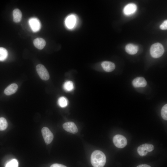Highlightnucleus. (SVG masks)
Wrapping results in <instances>:
<instances>
[{
	"mask_svg": "<svg viewBox=\"0 0 167 167\" xmlns=\"http://www.w3.org/2000/svg\"><path fill=\"white\" fill-rule=\"evenodd\" d=\"M101 65L104 70L108 72L113 71L115 68L114 63L110 61H103L101 63Z\"/></svg>",
	"mask_w": 167,
	"mask_h": 167,
	"instance_id": "9d476101",
	"label": "nucleus"
},
{
	"mask_svg": "<svg viewBox=\"0 0 167 167\" xmlns=\"http://www.w3.org/2000/svg\"><path fill=\"white\" fill-rule=\"evenodd\" d=\"M13 20L14 22H19L22 18V14L21 11L19 9H15L13 12Z\"/></svg>",
	"mask_w": 167,
	"mask_h": 167,
	"instance_id": "dca6fc26",
	"label": "nucleus"
},
{
	"mask_svg": "<svg viewBox=\"0 0 167 167\" xmlns=\"http://www.w3.org/2000/svg\"><path fill=\"white\" fill-rule=\"evenodd\" d=\"M76 22L75 17L74 15H71L67 17L65 21L66 26L69 28H72L75 26Z\"/></svg>",
	"mask_w": 167,
	"mask_h": 167,
	"instance_id": "ddd939ff",
	"label": "nucleus"
},
{
	"mask_svg": "<svg viewBox=\"0 0 167 167\" xmlns=\"http://www.w3.org/2000/svg\"><path fill=\"white\" fill-rule=\"evenodd\" d=\"M8 52L4 48L0 47V61L5 60L7 57Z\"/></svg>",
	"mask_w": 167,
	"mask_h": 167,
	"instance_id": "a211bd4d",
	"label": "nucleus"
},
{
	"mask_svg": "<svg viewBox=\"0 0 167 167\" xmlns=\"http://www.w3.org/2000/svg\"><path fill=\"white\" fill-rule=\"evenodd\" d=\"M18 88V85L16 84H12L8 86L4 91V93L7 95H10L15 93Z\"/></svg>",
	"mask_w": 167,
	"mask_h": 167,
	"instance_id": "f8f14e48",
	"label": "nucleus"
},
{
	"mask_svg": "<svg viewBox=\"0 0 167 167\" xmlns=\"http://www.w3.org/2000/svg\"><path fill=\"white\" fill-rule=\"evenodd\" d=\"M164 51L163 46L159 43L154 44L150 49V54L152 57L155 58L161 57L163 54Z\"/></svg>",
	"mask_w": 167,
	"mask_h": 167,
	"instance_id": "f03ea898",
	"label": "nucleus"
},
{
	"mask_svg": "<svg viewBox=\"0 0 167 167\" xmlns=\"http://www.w3.org/2000/svg\"><path fill=\"white\" fill-rule=\"evenodd\" d=\"M41 132L45 143L47 144L50 143L53 139L54 135L49 129L47 127H44Z\"/></svg>",
	"mask_w": 167,
	"mask_h": 167,
	"instance_id": "423d86ee",
	"label": "nucleus"
},
{
	"mask_svg": "<svg viewBox=\"0 0 167 167\" xmlns=\"http://www.w3.org/2000/svg\"><path fill=\"white\" fill-rule=\"evenodd\" d=\"M91 162L94 167H103L106 162V156L101 151L95 150L91 155Z\"/></svg>",
	"mask_w": 167,
	"mask_h": 167,
	"instance_id": "f257e3e1",
	"label": "nucleus"
},
{
	"mask_svg": "<svg viewBox=\"0 0 167 167\" xmlns=\"http://www.w3.org/2000/svg\"><path fill=\"white\" fill-rule=\"evenodd\" d=\"M139 48L138 46L131 44L127 45L125 47V50L127 53L130 54H134L138 52Z\"/></svg>",
	"mask_w": 167,
	"mask_h": 167,
	"instance_id": "4468645a",
	"label": "nucleus"
},
{
	"mask_svg": "<svg viewBox=\"0 0 167 167\" xmlns=\"http://www.w3.org/2000/svg\"><path fill=\"white\" fill-rule=\"evenodd\" d=\"M28 23L31 29L34 32L39 31L41 28V23L39 20L36 18H30L28 20Z\"/></svg>",
	"mask_w": 167,
	"mask_h": 167,
	"instance_id": "0eeeda50",
	"label": "nucleus"
},
{
	"mask_svg": "<svg viewBox=\"0 0 167 167\" xmlns=\"http://www.w3.org/2000/svg\"><path fill=\"white\" fill-rule=\"evenodd\" d=\"M18 163L15 159H13L9 161L6 165V167H18Z\"/></svg>",
	"mask_w": 167,
	"mask_h": 167,
	"instance_id": "4be33fe9",
	"label": "nucleus"
},
{
	"mask_svg": "<svg viewBox=\"0 0 167 167\" xmlns=\"http://www.w3.org/2000/svg\"><path fill=\"white\" fill-rule=\"evenodd\" d=\"M113 141L114 145L118 148H122L125 147L127 143L126 138L121 135H117L113 138Z\"/></svg>",
	"mask_w": 167,
	"mask_h": 167,
	"instance_id": "7ed1b4c3",
	"label": "nucleus"
},
{
	"mask_svg": "<svg viewBox=\"0 0 167 167\" xmlns=\"http://www.w3.org/2000/svg\"><path fill=\"white\" fill-rule=\"evenodd\" d=\"M136 167H151L150 165L146 164H141L139 165Z\"/></svg>",
	"mask_w": 167,
	"mask_h": 167,
	"instance_id": "393cba45",
	"label": "nucleus"
},
{
	"mask_svg": "<svg viewBox=\"0 0 167 167\" xmlns=\"http://www.w3.org/2000/svg\"><path fill=\"white\" fill-rule=\"evenodd\" d=\"M137 9V6L134 3H130L127 5L124 8L123 12L125 14L130 15L134 13Z\"/></svg>",
	"mask_w": 167,
	"mask_h": 167,
	"instance_id": "9b49d317",
	"label": "nucleus"
},
{
	"mask_svg": "<svg viewBox=\"0 0 167 167\" xmlns=\"http://www.w3.org/2000/svg\"><path fill=\"white\" fill-rule=\"evenodd\" d=\"M154 149V146L151 144L145 143L139 146L137 148L138 154L141 156H146L148 152H151Z\"/></svg>",
	"mask_w": 167,
	"mask_h": 167,
	"instance_id": "20e7f679",
	"label": "nucleus"
},
{
	"mask_svg": "<svg viewBox=\"0 0 167 167\" xmlns=\"http://www.w3.org/2000/svg\"><path fill=\"white\" fill-rule=\"evenodd\" d=\"M132 85L135 88L144 87L146 86L147 83L145 79L143 77H138L132 81Z\"/></svg>",
	"mask_w": 167,
	"mask_h": 167,
	"instance_id": "1a4fd4ad",
	"label": "nucleus"
},
{
	"mask_svg": "<svg viewBox=\"0 0 167 167\" xmlns=\"http://www.w3.org/2000/svg\"><path fill=\"white\" fill-rule=\"evenodd\" d=\"M37 72L40 78L43 80H48L49 78V73L45 66L39 64L36 66Z\"/></svg>",
	"mask_w": 167,
	"mask_h": 167,
	"instance_id": "39448f33",
	"label": "nucleus"
},
{
	"mask_svg": "<svg viewBox=\"0 0 167 167\" xmlns=\"http://www.w3.org/2000/svg\"><path fill=\"white\" fill-rule=\"evenodd\" d=\"M161 116L162 118L165 120H167V104L164 105L161 109Z\"/></svg>",
	"mask_w": 167,
	"mask_h": 167,
	"instance_id": "412c9836",
	"label": "nucleus"
},
{
	"mask_svg": "<svg viewBox=\"0 0 167 167\" xmlns=\"http://www.w3.org/2000/svg\"><path fill=\"white\" fill-rule=\"evenodd\" d=\"M7 122L5 118H0V131L5 130L7 126Z\"/></svg>",
	"mask_w": 167,
	"mask_h": 167,
	"instance_id": "6ab92c4d",
	"label": "nucleus"
},
{
	"mask_svg": "<svg viewBox=\"0 0 167 167\" xmlns=\"http://www.w3.org/2000/svg\"><path fill=\"white\" fill-rule=\"evenodd\" d=\"M160 28L162 30H166L167 29V20H165L160 25Z\"/></svg>",
	"mask_w": 167,
	"mask_h": 167,
	"instance_id": "5701e85b",
	"label": "nucleus"
},
{
	"mask_svg": "<svg viewBox=\"0 0 167 167\" xmlns=\"http://www.w3.org/2000/svg\"><path fill=\"white\" fill-rule=\"evenodd\" d=\"M34 46L37 49H41L45 46L46 42L44 39L41 38H37L33 41Z\"/></svg>",
	"mask_w": 167,
	"mask_h": 167,
	"instance_id": "2eb2a0df",
	"label": "nucleus"
},
{
	"mask_svg": "<svg viewBox=\"0 0 167 167\" xmlns=\"http://www.w3.org/2000/svg\"><path fill=\"white\" fill-rule=\"evenodd\" d=\"M62 126L65 131L71 133H76L78 131L77 126L73 122H65L63 124Z\"/></svg>",
	"mask_w": 167,
	"mask_h": 167,
	"instance_id": "6e6552de",
	"label": "nucleus"
},
{
	"mask_svg": "<svg viewBox=\"0 0 167 167\" xmlns=\"http://www.w3.org/2000/svg\"><path fill=\"white\" fill-rule=\"evenodd\" d=\"M63 87L65 90L67 91H71L74 88L73 84L71 81H67L64 83Z\"/></svg>",
	"mask_w": 167,
	"mask_h": 167,
	"instance_id": "f3484780",
	"label": "nucleus"
},
{
	"mask_svg": "<svg viewBox=\"0 0 167 167\" xmlns=\"http://www.w3.org/2000/svg\"><path fill=\"white\" fill-rule=\"evenodd\" d=\"M50 167H67L66 166L59 164H54L51 165Z\"/></svg>",
	"mask_w": 167,
	"mask_h": 167,
	"instance_id": "b1692460",
	"label": "nucleus"
},
{
	"mask_svg": "<svg viewBox=\"0 0 167 167\" xmlns=\"http://www.w3.org/2000/svg\"><path fill=\"white\" fill-rule=\"evenodd\" d=\"M58 103L62 107L66 106L68 104V101L66 98L63 96L60 97L58 100Z\"/></svg>",
	"mask_w": 167,
	"mask_h": 167,
	"instance_id": "aec40b11",
	"label": "nucleus"
}]
</instances>
